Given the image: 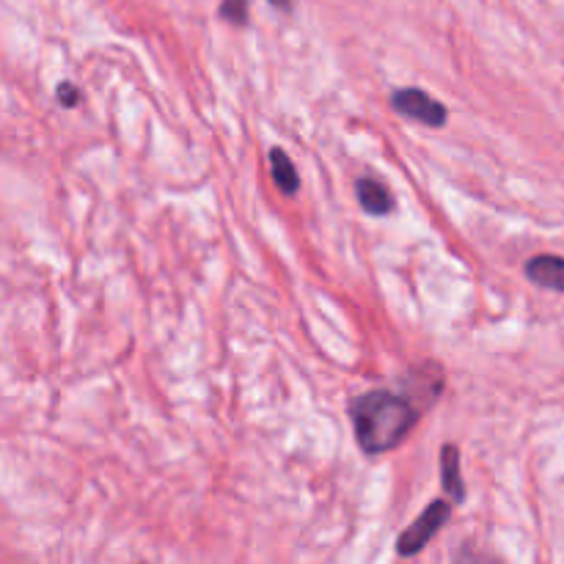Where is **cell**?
Segmentation results:
<instances>
[{"label": "cell", "instance_id": "obj_1", "mask_svg": "<svg viewBox=\"0 0 564 564\" xmlns=\"http://www.w3.org/2000/svg\"><path fill=\"white\" fill-rule=\"evenodd\" d=\"M358 446L367 455H383L397 449L419 422V411L408 397L391 391H369L350 405Z\"/></svg>", "mask_w": 564, "mask_h": 564}, {"label": "cell", "instance_id": "obj_2", "mask_svg": "<svg viewBox=\"0 0 564 564\" xmlns=\"http://www.w3.org/2000/svg\"><path fill=\"white\" fill-rule=\"evenodd\" d=\"M449 516H452V505H446V501H433V505L422 512V518L413 521V527L402 532L400 543H397L400 556L419 554V551H422L424 545H427L430 540L444 529V523L449 521Z\"/></svg>", "mask_w": 564, "mask_h": 564}, {"label": "cell", "instance_id": "obj_3", "mask_svg": "<svg viewBox=\"0 0 564 564\" xmlns=\"http://www.w3.org/2000/svg\"><path fill=\"white\" fill-rule=\"evenodd\" d=\"M391 108L397 113L408 116V119H416L427 127H441L446 121V108L438 99L430 97L422 88H400V91L391 94Z\"/></svg>", "mask_w": 564, "mask_h": 564}, {"label": "cell", "instance_id": "obj_4", "mask_svg": "<svg viewBox=\"0 0 564 564\" xmlns=\"http://www.w3.org/2000/svg\"><path fill=\"white\" fill-rule=\"evenodd\" d=\"M527 275H529V281H534L538 286H545V290H554V292H564V259L562 257L543 253V257L529 259Z\"/></svg>", "mask_w": 564, "mask_h": 564}, {"label": "cell", "instance_id": "obj_5", "mask_svg": "<svg viewBox=\"0 0 564 564\" xmlns=\"http://www.w3.org/2000/svg\"><path fill=\"white\" fill-rule=\"evenodd\" d=\"M441 477H444V490L452 499L460 505L466 499V488H463L460 477V452L455 446H444V455H441Z\"/></svg>", "mask_w": 564, "mask_h": 564}, {"label": "cell", "instance_id": "obj_6", "mask_svg": "<svg viewBox=\"0 0 564 564\" xmlns=\"http://www.w3.org/2000/svg\"><path fill=\"white\" fill-rule=\"evenodd\" d=\"M358 202L369 215H386L391 209V196L378 180H358Z\"/></svg>", "mask_w": 564, "mask_h": 564}, {"label": "cell", "instance_id": "obj_7", "mask_svg": "<svg viewBox=\"0 0 564 564\" xmlns=\"http://www.w3.org/2000/svg\"><path fill=\"white\" fill-rule=\"evenodd\" d=\"M270 165H273V180L275 185H279V191H284L286 196H292V193L297 191V185H301V176H297L295 165H292V160L286 158V152L273 149V152H270Z\"/></svg>", "mask_w": 564, "mask_h": 564}, {"label": "cell", "instance_id": "obj_8", "mask_svg": "<svg viewBox=\"0 0 564 564\" xmlns=\"http://www.w3.org/2000/svg\"><path fill=\"white\" fill-rule=\"evenodd\" d=\"M270 3L279 6V9L284 11L292 9V0H270ZM220 17H224L226 22H231V25H246L248 0H224V6H220Z\"/></svg>", "mask_w": 564, "mask_h": 564}, {"label": "cell", "instance_id": "obj_9", "mask_svg": "<svg viewBox=\"0 0 564 564\" xmlns=\"http://www.w3.org/2000/svg\"><path fill=\"white\" fill-rule=\"evenodd\" d=\"M58 99L66 105V108H75V105L80 102V91H77L72 83H64V86L58 88Z\"/></svg>", "mask_w": 564, "mask_h": 564}]
</instances>
